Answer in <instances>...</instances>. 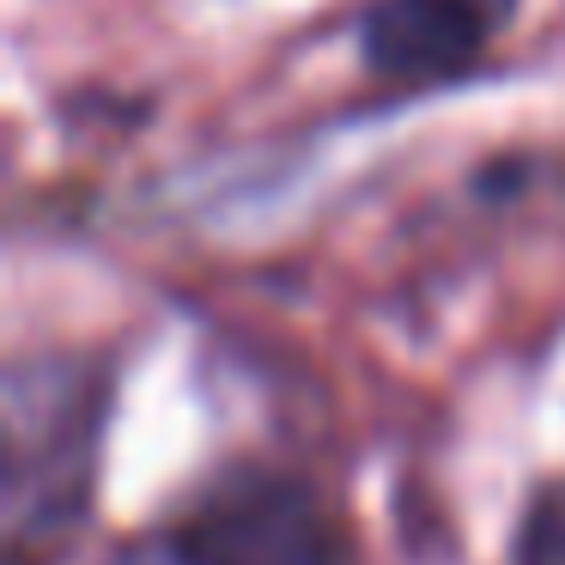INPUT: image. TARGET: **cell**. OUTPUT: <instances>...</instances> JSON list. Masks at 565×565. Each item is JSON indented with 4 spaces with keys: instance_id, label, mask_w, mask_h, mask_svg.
I'll use <instances>...</instances> for the list:
<instances>
[{
    "instance_id": "obj_2",
    "label": "cell",
    "mask_w": 565,
    "mask_h": 565,
    "mask_svg": "<svg viewBox=\"0 0 565 565\" xmlns=\"http://www.w3.org/2000/svg\"><path fill=\"white\" fill-rule=\"evenodd\" d=\"M177 565H341L317 492L280 475H237L164 535Z\"/></svg>"
},
{
    "instance_id": "obj_4",
    "label": "cell",
    "mask_w": 565,
    "mask_h": 565,
    "mask_svg": "<svg viewBox=\"0 0 565 565\" xmlns=\"http://www.w3.org/2000/svg\"><path fill=\"white\" fill-rule=\"evenodd\" d=\"M516 565H565V480L529 499V516L516 529Z\"/></svg>"
},
{
    "instance_id": "obj_3",
    "label": "cell",
    "mask_w": 565,
    "mask_h": 565,
    "mask_svg": "<svg viewBox=\"0 0 565 565\" xmlns=\"http://www.w3.org/2000/svg\"><path fill=\"white\" fill-rule=\"evenodd\" d=\"M359 43L383 79H407V86L450 79L487 43V7L480 0H377L359 19Z\"/></svg>"
},
{
    "instance_id": "obj_1",
    "label": "cell",
    "mask_w": 565,
    "mask_h": 565,
    "mask_svg": "<svg viewBox=\"0 0 565 565\" xmlns=\"http://www.w3.org/2000/svg\"><path fill=\"white\" fill-rule=\"evenodd\" d=\"M104 431V371L43 359L7 377V541L25 559L79 523Z\"/></svg>"
}]
</instances>
